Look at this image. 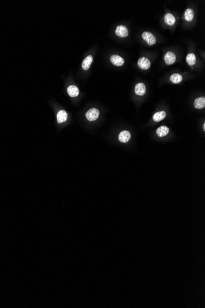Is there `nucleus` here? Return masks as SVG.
<instances>
[{
  "instance_id": "f257e3e1",
  "label": "nucleus",
  "mask_w": 205,
  "mask_h": 308,
  "mask_svg": "<svg viewBox=\"0 0 205 308\" xmlns=\"http://www.w3.org/2000/svg\"><path fill=\"white\" fill-rule=\"evenodd\" d=\"M99 115H100L99 110L95 108L90 109L86 114V118L89 121H94L97 120L98 118Z\"/></svg>"
},
{
  "instance_id": "f03ea898",
  "label": "nucleus",
  "mask_w": 205,
  "mask_h": 308,
  "mask_svg": "<svg viewBox=\"0 0 205 308\" xmlns=\"http://www.w3.org/2000/svg\"><path fill=\"white\" fill-rule=\"evenodd\" d=\"M142 38L149 46L154 45L156 43V38L152 33L145 31L142 34Z\"/></svg>"
},
{
  "instance_id": "7ed1b4c3",
  "label": "nucleus",
  "mask_w": 205,
  "mask_h": 308,
  "mask_svg": "<svg viewBox=\"0 0 205 308\" xmlns=\"http://www.w3.org/2000/svg\"><path fill=\"white\" fill-rule=\"evenodd\" d=\"M138 65L139 68L146 70H148L151 67V62L146 57H141L138 61Z\"/></svg>"
},
{
  "instance_id": "20e7f679",
  "label": "nucleus",
  "mask_w": 205,
  "mask_h": 308,
  "mask_svg": "<svg viewBox=\"0 0 205 308\" xmlns=\"http://www.w3.org/2000/svg\"><path fill=\"white\" fill-rule=\"evenodd\" d=\"M164 60L167 65H170L173 64L176 60V56L175 54L173 52L169 51L166 53L165 57H164Z\"/></svg>"
},
{
  "instance_id": "39448f33",
  "label": "nucleus",
  "mask_w": 205,
  "mask_h": 308,
  "mask_svg": "<svg viewBox=\"0 0 205 308\" xmlns=\"http://www.w3.org/2000/svg\"><path fill=\"white\" fill-rule=\"evenodd\" d=\"M115 34L117 36H118L119 37L125 38V37L128 36V31L127 28L125 26L119 25L116 28Z\"/></svg>"
},
{
  "instance_id": "423d86ee",
  "label": "nucleus",
  "mask_w": 205,
  "mask_h": 308,
  "mask_svg": "<svg viewBox=\"0 0 205 308\" xmlns=\"http://www.w3.org/2000/svg\"><path fill=\"white\" fill-rule=\"evenodd\" d=\"M111 63L117 67L122 66L125 62L123 59L118 55H112L110 58Z\"/></svg>"
},
{
  "instance_id": "0eeeda50",
  "label": "nucleus",
  "mask_w": 205,
  "mask_h": 308,
  "mask_svg": "<svg viewBox=\"0 0 205 308\" xmlns=\"http://www.w3.org/2000/svg\"><path fill=\"white\" fill-rule=\"evenodd\" d=\"M131 138V134L129 131H122L119 135V140L122 143L128 142Z\"/></svg>"
},
{
  "instance_id": "6e6552de",
  "label": "nucleus",
  "mask_w": 205,
  "mask_h": 308,
  "mask_svg": "<svg viewBox=\"0 0 205 308\" xmlns=\"http://www.w3.org/2000/svg\"><path fill=\"white\" fill-rule=\"evenodd\" d=\"M146 86H145L144 84H143V83H138L135 86V94L136 95L139 96H144L145 94V93H146Z\"/></svg>"
},
{
  "instance_id": "1a4fd4ad",
  "label": "nucleus",
  "mask_w": 205,
  "mask_h": 308,
  "mask_svg": "<svg viewBox=\"0 0 205 308\" xmlns=\"http://www.w3.org/2000/svg\"><path fill=\"white\" fill-rule=\"evenodd\" d=\"M93 62V57L92 55H89L87 56L82 62V68L84 70L86 71L88 70Z\"/></svg>"
},
{
  "instance_id": "9d476101",
  "label": "nucleus",
  "mask_w": 205,
  "mask_h": 308,
  "mask_svg": "<svg viewBox=\"0 0 205 308\" xmlns=\"http://www.w3.org/2000/svg\"><path fill=\"white\" fill-rule=\"evenodd\" d=\"M156 132H157V134L159 137H165L168 134L169 128L167 126L162 125V126L159 127L157 129Z\"/></svg>"
},
{
  "instance_id": "9b49d317",
  "label": "nucleus",
  "mask_w": 205,
  "mask_h": 308,
  "mask_svg": "<svg viewBox=\"0 0 205 308\" xmlns=\"http://www.w3.org/2000/svg\"><path fill=\"white\" fill-rule=\"evenodd\" d=\"M67 91H68V94H69V96L72 97H77L79 94V89L76 86H74V85L70 86L68 88Z\"/></svg>"
},
{
  "instance_id": "f8f14e48",
  "label": "nucleus",
  "mask_w": 205,
  "mask_h": 308,
  "mask_svg": "<svg viewBox=\"0 0 205 308\" xmlns=\"http://www.w3.org/2000/svg\"><path fill=\"white\" fill-rule=\"evenodd\" d=\"M57 117V122L58 123H63L66 121L68 118V114L65 111L61 110L58 113Z\"/></svg>"
},
{
  "instance_id": "ddd939ff",
  "label": "nucleus",
  "mask_w": 205,
  "mask_h": 308,
  "mask_svg": "<svg viewBox=\"0 0 205 308\" xmlns=\"http://www.w3.org/2000/svg\"><path fill=\"white\" fill-rule=\"evenodd\" d=\"M164 20L165 23L168 25H173L176 22V18L174 15L170 13H167L164 17Z\"/></svg>"
},
{
  "instance_id": "4468645a",
  "label": "nucleus",
  "mask_w": 205,
  "mask_h": 308,
  "mask_svg": "<svg viewBox=\"0 0 205 308\" xmlns=\"http://www.w3.org/2000/svg\"><path fill=\"white\" fill-rule=\"evenodd\" d=\"M166 116H167V113L165 111H158L154 114V115L153 116V119L155 122H160L162 120H163V119H165Z\"/></svg>"
},
{
  "instance_id": "2eb2a0df",
  "label": "nucleus",
  "mask_w": 205,
  "mask_h": 308,
  "mask_svg": "<svg viewBox=\"0 0 205 308\" xmlns=\"http://www.w3.org/2000/svg\"><path fill=\"white\" fill-rule=\"evenodd\" d=\"M194 106L197 109H202L205 107V98L204 97H199L194 102Z\"/></svg>"
},
{
  "instance_id": "dca6fc26",
  "label": "nucleus",
  "mask_w": 205,
  "mask_h": 308,
  "mask_svg": "<svg viewBox=\"0 0 205 308\" xmlns=\"http://www.w3.org/2000/svg\"><path fill=\"white\" fill-rule=\"evenodd\" d=\"M194 17V10L192 9H191V8H189V9H186V10L185 11V13H184V18H185V19L187 22H191V21L193 20Z\"/></svg>"
},
{
  "instance_id": "f3484780",
  "label": "nucleus",
  "mask_w": 205,
  "mask_h": 308,
  "mask_svg": "<svg viewBox=\"0 0 205 308\" xmlns=\"http://www.w3.org/2000/svg\"><path fill=\"white\" fill-rule=\"evenodd\" d=\"M186 61L187 63L190 65V66H193L196 64V57L194 53H189L186 57Z\"/></svg>"
},
{
  "instance_id": "a211bd4d",
  "label": "nucleus",
  "mask_w": 205,
  "mask_h": 308,
  "mask_svg": "<svg viewBox=\"0 0 205 308\" xmlns=\"http://www.w3.org/2000/svg\"><path fill=\"white\" fill-rule=\"evenodd\" d=\"M183 76L180 74L175 73L170 76V81L174 84H179L183 81Z\"/></svg>"
},
{
  "instance_id": "6ab92c4d",
  "label": "nucleus",
  "mask_w": 205,
  "mask_h": 308,
  "mask_svg": "<svg viewBox=\"0 0 205 308\" xmlns=\"http://www.w3.org/2000/svg\"><path fill=\"white\" fill-rule=\"evenodd\" d=\"M203 128H204V130H205V124H204V125H203Z\"/></svg>"
}]
</instances>
